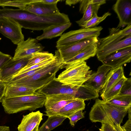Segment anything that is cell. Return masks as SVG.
I'll return each instance as SVG.
<instances>
[{"instance_id": "obj_14", "label": "cell", "mask_w": 131, "mask_h": 131, "mask_svg": "<svg viewBox=\"0 0 131 131\" xmlns=\"http://www.w3.org/2000/svg\"><path fill=\"white\" fill-rule=\"evenodd\" d=\"M131 60V47H129L111 54L105 57L102 62L114 69L130 62Z\"/></svg>"}, {"instance_id": "obj_11", "label": "cell", "mask_w": 131, "mask_h": 131, "mask_svg": "<svg viewBox=\"0 0 131 131\" xmlns=\"http://www.w3.org/2000/svg\"><path fill=\"white\" fill-rule=\"evenodd\" d=\"M32 57L14 60L13 58L0 70V80L7 82L15 76L27 64Z\"/></svg>"}, {"instance_id": "obj_43", "label": "cell", "mask_w": 131, "mask_h": 131, "mask_svg": "<svg viewBox=\"0 0 131 131\" xmlns=\"http://www.w3.org/2000/svg\"><path fill=\"white\" fill-rule=\"evenodd\" d=\"M121 129L122 131H127L125 130L123 126H121Z\"/></svg>"}, {"instance_id": "obj_37", "label": "cell", "mask_w": 131, "mask_h": 131, "mask_svg": "<svg viewBox=\"0 0 131 131\" xmlns=\"http://www.w3.org/2000/svg\"><path fill=\"white\" fill-rule=\"evenodd\" d=\"M6 85L5 82L0 80V102H1L4 96Z\"/></svg>"}, {"instance_id": "obj_17", "label": "cell", "mask_w": 131, "mask_h": 131, "mask_svg": "<svg viewBox=\"0 0 131 131\" xmlns=\"http://www.w3.org/2000/svg\"><path fill=\"white\" fill-rule=\"evenodd\" d=\"M131 47V35L120 41L97 49L96 55L98 59L102 62L107 56L118 51Z\"/></svg>"}, {"instance_id": "obj_10", "label": "cell", "mask_w": 131, "mask_h": 131, "mask_svg": "<svg viewBox=\"0 0 131 131\" xmlns=\"http://www.w3.org/2000/svg\"><path fill=\"white\" fill-rule=\"evenodd\" d=\"M44 105L45 108V115L48 116L58 112L68 103L76 99L67 94H60L48 96Z\"/></svg>"}, {"instance_id": "obj_8", "label": "cell", "mask_w": 131, "mask_h": 131, "mask_svg": "<svg viewBox=\"0 0 131 131\" xmlns=\"http://www.w3.org/2000/svg\"><path fill=\"white\" fill-rule=\"evenodd\" d=\"M98 37L83 39L66 46L57 48L63 63L72 58L88 46L97 42Z\"/></svg>"}, {"instance_id": "obj_36", "label": "cell", "mask_w": 131, "mask_h": 131, "mask_svg": "<svg viewBox=\"0 0 131 131\" xmlns=\"http://www.w3.org/2000/svg\"><path fill=\"white\" fill-rule=\"evenodd\" d=\"M129 108L128 111V120L123 126L127 131H131V108Z\"/></svg>"}, {"instance_id": "obj_12", "label": "cell", "mask_w": 131, "mask_h": 131, "mask_svg": "<svg viewBox=\"0 0 131 131\" xmlns=\"http://www.w3.org/2000/svg\"><path fill=\"white\" fill-rule=\"evenodd\" d=\"M112 9L117 14L119 20L117 28L120 29L131 25V1L117 0Z\"/></svg>"}, {"instance_id": "obj_33", "label": "cell", "mask_w": 131, "mask_h": 131, "mask_svg": "<svg viewBox=\"0 0 131 131\" xmlns=\"http://www.w3.org/2000/svg\"><path fill=\"white\" fill-rule=\"evenodd\" d=\"M118 94L124 95H131V77L128 78L124 82Z\"/></svg>"}, {"instance_id": "obj_15", "label": "cell", "mask_w": 131, "mask_h": 131, "mask_svg": "<svg viewBox=\"0 0 131 131\" xmlns=\"http://www.w3.org/2000/svg\"><path fill=\"white\" fill-rule=\"evenodd\" d=\"M57 4H48L42 2V0H34L24 9L39 15H56L60 13L57 7Z\"/></svg>"}, {"instance_id": "obj_22", "label": "cell", "mask_w": 131, "mask_h": 131, "mask_svg": "<svg viewBox=\"0 0 131 131\" xmlns=\"http://www.w3.org/2000/svg\"><path fill=\"white\" fill-rule=\"evenodd\" d=\"M104 4L103 0H89L88 4L85 8L82 17L76 21L79 26H81L91 18L95 14H97L100 6Z\"/></svg>"}, {"instance_id": "obj_4", "label": "cell", "mask_w": 131, "mask_h": 131, "mask_svg": "<svg viewBox=\"0 0 131 131\" xmlns=\"http://www.w3.org/2000/svg\"><path fill=\"white\" fill-rule=\"evenodd\" d=\"M65 70L57 79L63 84L72 87H79L90 78L92 71L86 62H77L63 66Z\"/></svg>"}, {"instance_id": "obj_19", "label": "cell", "mask_w": 131, "mask_h": 131, "mask_svg": "<svg viewBox=\"0 0 131 131\" xmlns=\"http://www.w3.org/2000/svg\"><path fill=\"white\" fill-rule=\"evenodd\" d=\"M70 22L64 24L54 25L43 30V33L36 39L38 40L45 39H51L58 36H61L62 33L71 25Z\"/></svg>"}, {"instance_id": "obj_25", "label": "cell", "mask_w": 131, "mask_h": 131, "mask_svg": "<svg viewBox=\"0 0 131 131\" xmlns=\"http://www.w3.org/2000/svg\"><path fill=\"white\" fill-rule=\"evenodd\" d=\"M99 96V93L96 91L84 84L79 87L75 97L85 101L94 99Z\"/></svg>"}, {"instance_id": "obj_7", "label": "cell", "mask_w": 131, "mask_h": 131, "mask_svg": "<svg viewBox=\"0 0 131 131\" xmlns=\"http://www.w3.org/2000/svg\"><path fill=\"white\" fill-rule=\"evenodd\" d=\"M79 87H72L60 82L55 77L37 91L46 96L60 94H67L75 97Z\"/></svg>"}, {"instance_id": "obj_21", "label": "cell", "mask_w": 131, "mask_h": 131, "mask_svg": "<svg viewBox=\"0 0 131 131\" xmlns=\"http://www.w3.org/2000/svg\"><path fill=\"white\" fill-rule=\"evenodd\" d=\"M85 106L84 101L76 99L66 105L58 112L51 116L59 115L68 118L78 111L84 110Z\"/></svg>"}, {"instance_id": "obj_16", "label": "cell", "mask_w": 131, "mask_h": 131, "mask_svg": "<svg viewBox=\"0 0 131 131\" xmlns=\"http://www.w3.org/2000/svg\"><path fill=\"white\" fill-rule=\"evenodd\" d=\"M111 69L110 67L103 64L98 67L96 71L91 74L84 84L91 87L99 93L104 83L107 73Z\"/></svg>"}, {"instance_id": "obj_40", "label": "cell", "mask_w": 131, "mask_h": 131, "mask_svg": "<svg viewBox=\"0 0 131 131\" xmlns=\"http://www.w3.org/2000/svg\"><path fill=\"white\" fill-rule=\"evenodd\" d=\"M42 2L48 4H54L57 3L60 1L59 0H42Z\"/></svg>"}, {"instance_id": "obj_34", "label": "cell", "mask_w": 131, "mask_h": 131, "mask_svg": "<svg viewBox=\"0 0 131 131\" xmlns=\"http://www.w3.org/2000/svg\"><path fill=\"white\" fill-rule=\"evenodd\" d=\"M84 117L83 110H81L76 112L68 118L70 120V123L71 126L73 127L79 120Z\"/></svg>"}, {"instance_id": "obj_13", "label": "cell", "mask_w": 131, "mask_h": 131, "mask_svg": "<svg viewBox=\"0 0 131 131\" xmlns=\"http://www.w3.org/2000/svg\"><path fill=\"white\" fill-rule=\"evenodd\" d=\"M109 34L106 37L98 38L97 42V49L115 43L126 37L131 35V25L121 29L116 28L109 29Z\"/></svg>"}, {"instance_id": "obj_6", "label": "cell", "mask_w": 131, "mask_h": 131, "mask_svg": "<svg viewBox=\"0 0 131 131\" xmlns=\"http://www.w3.org/2000/svg\"><path fill=\"white\" fill-rule=\"evenodd\" d=\"M22 27L17 21L7 17L0 18V32L17 45L24 40V36L22 32Z\"/></svg>"}, {"instance_id": "obj_41", "label": "cell", "mask_w": 131, "mask_h": 131, "mask_svg": "<svg viewBox=\"0 0 131 131\" xmlns=\"http://www.w3.org/2000/svg\"><path fill=\"white\" fill-rule=\"evenodd\" d=\"M121 125L119 124H116L115 125L114 127V128L116 131H122L121 127Z\"/></svg>"}, {"instance_id": "obj_39", "label": "cell", "mask_w": 131, "mask_h": 131, "mask_svg": "<svg viewBox=\"0 0 131 131\" xmlns=\"http://www.w3.org/2000/svg\"><path fill=\"white\" fill-rule=\"evenodd\" d=\"M80 0H67L66 1L65 3L66 5L71 6L72 5L75 4L79 3Z\"/></svg>"}, {"instance_id": "obj_26", "label": "cell", "mask_w": 131, "mask_h": 131, "mask_svg": "<svg viewBox=\"0 0 131 131\" xmlns=\"http://www.w3.org/2000/svg\"><path fill=\"white\" fill-rule=\"evenodd\" d=\"M47 120L38 129V131H50L61 125L67 117L59 115L48 116Z\"/></svg>"}, {"instance_id": "obj_30", "label": "cell", "mask_w": 131, "mask_h": 131, "mask_svg": "<svg viewBox=\"0 0 131 131\" xmlns=\"http://www.w3.org/2000/svg\"><path fill=\"white\" fill-rule=\"evenodd\" d=\"M33 2V0H0V6L3 8L6 6H10L24 9L28 4Z\"/></svg>"}, {"instance_id": "obj_42", "label": "cell", "mask_w": 131, "mask_h": 131, "mask_svg": "<svg viewBox=\"0 0 131 131\" xmlns=\"http://www.w3.org/2000/svg\"><path fill=\"white\" fill-rule=\"evenodd\" d=\"M39 125V124H38L32 131H38Z\"/></svg>"}, {"instance_id": "obj_38", "label": "cell", "mask_w": 131, "mask_h": 131, "mask_svg": "<svg viewBox=\"0 0 131 131\" xmlns=\"http://www.w3.org/2000/svg\"><path fill=\"white\" fill-rule=\"evenodd\" d=\"M99 129L100 131H116L114 128L111 126L102 123L101 127Z\"/></svg>"}, {"instance_id": "obj_29", "label": "cell", "mask_w": 131, "mask_h": 131, "mask_svg": "<svg viewBox=\"0 0 131 131\" xmlns=\"http://www.w3.org/2000/svg\"><path fill=\"white\" fill-rule=\"evenodd\" d=\"M105 102L121 107H131V95L118 94Z\"/></svg>"}, {"instance_id": "obj_18", "label": "cell", "mask_w": 131, "mask_h": 131, "mask_svg": "<svg viewBox=\"0 0 131 131\" xmlns=\"http://www.w3.org/2000/svg\"><path fill=\"white\" fill-rule=\"evenodd\" d=\"M43 116V113L39 111L23 115L17 127L18 131H32L38 124H40Z\"/></svg>"}, {"instance_id": "obj_5", "label": "cell", "mask_w": 131, "mask_h": 131, "mask_svg": "<svg viewBox=\"0 0 131 131\" xmlns=\"http://www.w3.org/2000/svg\"><path fill=\"white\" fill-rule=\"evenodd\" d=\"M103 28L100 26L91 28H82L64 33L56 42V47L67 46L81 40L98 37Z\"/></svg>"}, {"instance_id": "obj_24", "label": "cell", "mask_w": 131, "mask_h": 131, "mask_svg": "<svg viewBox=\"0 0 131 131\" xmlns=\"http://www.w3.org/2000/svg\"><path fill=\"white\" fill-rule=\"evenodd\" d=\"M97 42L86 47L74 57L64 62L63 66L77 62L85 61L94 56L97 52Z\"/></svg>"}, {"instance_id": "obj_23", "label": "cell", "mask_w": 131, "mask_h": 131, "mask_svg": "<svg viewBox=\"0 0 131 131\" xmlns=\"http://www.w3.org/2000/svg\"><path fill=\"white\" fill-rule=\"evenodd\" d=\"M4 97H10L30 95L36 92L34 90L26 86L6 84Z\"/></svg>"}, {"instance_id": "obj_28", "label": "cell", "mask_w": 131, "mask_h": 131, "mask_svg": "<svg viewBox=\"0 0 131 131\" xmlns=\"http://www.w3.org/2000/svg\"><path fill=\"white\" fill-rule=\"evenodd\" d=\"M54 55L48 51H41L35 54L29 60L26 66L23 69H25L33 65L40 63L51 58Z\"/></svg>"}, {"instance_id": "obj_27", "label": "cell", "mask_w": 131, "mask_h": 131, "mask_svg": "<svg viewBox=\"0 0 131 131\" xmlns=\"http://www.w3.org/2000/svg\"><path fill=\"white\" fill-rule=\"evenodd\" d=\"M127 78L124 75L108 91L101 94L102 100L106 102L119 94L123 83Z\"/></svg>"}, {"instance_id": "obj_44", "label": "cell", "mask_w": 131, "mask_h": 131, "mask_svg": "<svg viewBox=\"0 0 131 131\" xmlns=\"http://www.w3.org/2000/svg\"></svg>"}, {"instance_id": "obj_2", "label": "cell", "mask_w": 131, "mask_h": 131, "mask_svg": "<svg viewBox=\"0 0 131 131\" xmlns=\"http://www.w3.org/2000/svg\"><path fill=\"white\" fill-rule=\"evenodd\" d=\"M55 54L56 57L53 61L31 77L6 83L23 86L37 91L55 78L58 71L62 69L63 63L57 50Z\"/></svg>"}, {"instance_id": "obj_20", "label": "cell", "mask_w": 131, "mask_h": 131, "mask_svg": "<svg viewBox=\"0 0 131 131\" xmlns=\"http://www.w3.org/2000/svg\"><path fill=\"white\" fill-rule=\"evenodd\" d=\"M124 75L123 67L122 66L111 69L106 75L104 83L100 92V94L108 91Z\"/></svg>"}, {"instance_id": "obj_35", "label": "cell", "mask_w": 131, "mask_h": 131, "mask_svg": "<svg viewBox=\"0 0 131 131\" xmlns=\"http://www.w3.org/2000/svg\"><path fill=\"white\" fill-rule=\"evenodd\" d=\"M12 58L10 55L5 54L0 51V70Z\"/></svg>"}, {"instance_id": "obj_31", "label": "cell", "mask_w": 131, "mask_h": 131, "mask_svg": "<svg viewBox=\"0 0 131 131\" xmlns=\"http://www.w3.org/2000/svg\"><path fill=\"white\" fill-rule=\"evenodd\" d=\"M97 14H95L91 18L85 23L81 27L85 28L95 27L108 16L111 15V14L108 12L105 13L101 17L98 16Z\"/></svg>"}, {"instance_id": "obj_32", "label": "cell", "mask_w": 131, "mask_h": 131, "mask_svg": "<svg viewBox=\"0 0 131 131\" xmlns=\"http://www.w3.org/2000/svg\"><path fill=\"white\" fill-rule=\"evenodd\" d=\"M56 56V54H55V55H54V57L51 58L47 59L39 63L33 65L26 68L25 69H22L17 73V74L14 76L19 75L28 71L43 67L49 64L53 61L55 59Z\"/></svg>"}, {"instance_id": "obj_9", "label": "cell", "mask_w": 131, "mask_h": 131, "mask_svg": "<svg viewBox=\"0 0 131 131\" xmlns=\"http://www.w3.org/2000/svg\"><path fill=\"white\" fill-rule=\"evenodd\" d=\"M44 47L38 42L36 39L31 37L20 42L17 45L14 56V60L32 57L35 53L42 51Z\"/></svg>"}, {"instance_id": "obj_1", "label": "cell", "mask_w": 131, "mask_h": 131, "mask_svg": "<svg viewBox=\"0 0 131 131\" xmlns=\"http://www.w3.org/2000/svg\"><path fill=\"white\" fill-rule=\"evenodd\" d=\"M130 107L116 106L97 99L91 108L89 118L92 122H99L114 128L115 125L122 123Z\"/></svg>"}, {"instance_id": "obj_3", "label": "cell", "mask_w": 131, "mask_h": 131, "mask_svg": "<svg viewBox=\"0 0 131 131\" xmlns=\"http://www.w3.org/2000/svg\"><path fill=\"white\" fill-rule=\"evenodd\" d=\"M46 98L44 95L36 91L30 95L10 97H4L1 102L5 112L10 114L27 110L32 111L42 107Z\"/></svg>"}]
</instances>
